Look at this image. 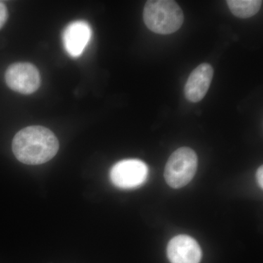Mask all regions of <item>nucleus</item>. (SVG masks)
<instances>
[{
	"label": "nucleus",
	"instance_id": "9",
	"mask_svg": "<svg viewBox=\"0 0 263 263\" xmlns=\"http://www.w3.org/2000/svg\"><path fill=\"white\" fill-rule=\"evenodd\" d=\"M230 11L240 18H249L257 14L262 5V0H228Z\"/></svg>",
	"mask_w": 263,
	"mask_h": 263
},
{
	"label": "nucleus",
	"instance_id": "3",
	"mask_svg": "<svg viewBox=\"0 0 263 263\" xmlns=\"http://www.w3.org/2000/svg\"><path fill=\"white\" fill-rule=\"evenodd\" d=\"M197 163V156L192 148L181 147L175 151L169 157L164 168L166 182L174 189L186 186L195 176Z\"/></svg>",
	"mask_w": 263,
	"mask_h": 263
},
{
	"label": "nucleus",
	"instance_id": "5",
	"mask_svg": "<svg viewBox=\"0 0 263 263\" xmlns=\"http://www.w3.org/2000/svg\"><path fill=\"white\" fill-rule=\"evenodd\" d=\"M5 80L10 89L21 94L29 95L41 86V75L35 66L27 62L10 65L5 74Z\"/></svg>",
	"mask_w": 263,
	"mask_h": 263
},
{
	"label": "nucleus",
	"instance_id": "7",
	"mask_svg": "<svg viewBox=\"0 0 263 263\" xmlns=\"http://www.w3.org/2000/svg\"><path fill=\"white\" fill-rule=\"evenodd\" d=\"M214 77V68L210 64L197 66L189 76L184 86V95L189 101L198 103L206 95Z\"/></svg>",
	"mask_w": 263,
	"mask_h": 263
},
{
	"label": "nucleus",
	"instance_id": "10",
	"mask_svg": "<svg viewBox=\"0 0 263 263\" xmlns=\"http://www.w3.org/2000/svg\"><path fill=\"white\" fill-rule=\"evenodd\" d=\"M8 19V10L3 2H0V29L4 26Z\"/></svg>",
	"mask_w": 263,
	"mask_h": 263
},
{
	"label": "nucleus",
	"instance_id": "11",
	"mask_svg": "<svg viewBox=\"0 0 263 263\" xmlns=\"http://www.w3.org/2000/svg\"><path fill=\"white\" fill-rule=\"evenodd\" d=\"M262 176H263L262 166H260V167H259L258 170H257V182H258V183H259V186H260V187L262 189L263 187Z\"/></svg>",
	"mask_w": 263,
	"mask_h": 263
},
{
	"label": "nucleus",
	"instance_id": "6",
	"mask_svg": "<svg viewBox=\"0 0 263 263\" xmlns=\"http://www.w3.org/2000/svg\"><path fill=\"white\" fill-rule=\"evenodd\" d=\"M167 252L171 263H199L202 257L198 243L186 235H177L170 240Z\"/></svg>",
	"mask_w": 263,
	"mask_h": 263
},
{
	"label": "nucleus",
	"instance_id": "4",
	"mask_svg": "<svg viewBox=\"0 0 263 263\" xmlns=\"http://www.w3.org/2000/svg\"><path fill=\"white\" fill-rule=\"evenodd\" d=\"M148 176V168L143 161L124 160L114 164L110 177L116 186L124 190L135 189L143 184Z\"/></svg>",
	"mask_w": 263,
	"mask_h": 263
},
{
	"label": "nucleus",
	"instance_id": "2",
	"mask_svg": "<svg viewBox=\"0 0 263 263\" xmlns=\"http://www.w3.org/2000/svg\"><path fill=\"white\" fill-rule=\"evenodd\" d=\"M181 7L172 0H149L143 9V21L148 29L159 34H171L183 23Z\"/></svg>",
	"mask_w": 263,
	"mask_h": 263
},
{
	"label": "nucleus",
	"instance_id": "1",
	"mask_svg": "<svg viewBox=\"0 0 263 263\" xmlns=\"http://www.w3.org/2000/svg\"><path fill=\"white\" fill-rule=\"evenodd\" d=\"M56 136L48 128L31 126L22 129L13 141V152L22 163L36 165L46 163L58 152Z\"/></svg>",
	"mask_w": 263,
	"mask_h": 263
},
{
	"label": "nucleus",
	"instance_id": "8",
	"mask_svg": "<svg viewBox=\"0 0 263 263\" xmlns=\"http://www.w3.org/2000/svg\"><path fill=\"white\" fill-rule=\"evenodd\" d=\"M91 37V29L87 22L84 21L72 22L66 27L62 34L65 51L70 57H80Z\"/></svg>",
	"mask_w": 263,
	"mask_h": 263
}]
</instances>
